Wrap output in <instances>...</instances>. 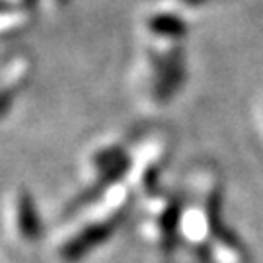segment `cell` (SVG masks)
<instances>
[{
	"instance_id": "1",
	"label": "cell",
	"mask_w": 263,
	"mask_h": 263,
	"mask_svg": "<svg viewBox=\"0 0 263 263\" xmlns=\"http://www.w3.org/2000/svg\"><path fill=\"white\" fill-rule=\"evenodd\" d=\"M113 230V222H102V224H94L90 226V228H86L84 232H80V234L76 236L74 240H70L66 248L63 250V254H65L66 259H78L80 255H84L86 252H90L92 248L100 244V242H104L107 236L111 234Z\"/></svg>"
},
{
	"instance_id": "2",
	"label": "cell",
	"mask_w": 263,
	"mask_h": 263,
	"mask_svg": "<svg viewBox=\"0 0 263 263\" xmlns=\"http://www.w3.org/2000/svg\"><path fill=\"white\" fill-rule=\"evenodd\" d=\"M18 228L24 238H37L41 228H39V218L35 213V207L31 203L29 195H22L18 201Z\"/></svg>"
}]
</instances>
